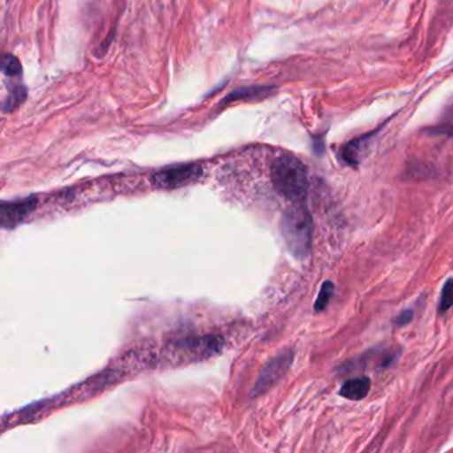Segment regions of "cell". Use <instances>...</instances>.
<instances>
[{"label": "cell", "instance_id": "4", "mask_svg": "<svg viewBox=\"0 0 453 453\" xmlns=\"http://www.w3.org/2000/svg\"><path fill=\"white\" fill-rule=\"evenodd\" d=\"M294 354L291 351H285L275 357L274 359L267 363L266 367L262 371L254 386L253 395L264 394L265 391L274 386L278 380L285 376L293 363Z\"/></svg>", "mask_w": 453, "mask_h": 453}, {"label": "cell", "instance_id": "2", "mask_svg": "<svg viewBox=\"0 0 453 453\" xmlns=\"http://www.w3.org/2000/svg\"><path fill=\"white\" fill-rule=\"evenodd\" d=\"M280 229L291 254L296 258H306L311 251L314 230L310 211L301 203L290 206L283 214Z\"/></svg>", "mask_w": 453, "mask_h": 453}, {"label": "cell", "instance_id": "12", "mask_svg": "<svg viewBox=\"0 0 453 453\" xmlns=\"http://www.w3.org/2000/svg\"><path fill=\"white\" fill-rule=\"evenodd\" d=\"M413 312L411 310H405V311L400 312L394 319V323L396 326H405L412 320Z\"/></svg>", "mask_w": 453, "mask_h": 453}, {"label": "cell", "instance_id": "7", "mask_svg": "<svg viewBox=\"0 0 453 453\" xmlns=\"http://www.w3.org/2000/svg\"><path fill=\"white\" fill-rule=\"evenodd\" d=\"M371 388V380L368 378L352 379L342 386L341 396L349 400H362L367 396Z\"/></svg>", "mask_w": 453, "mask_h": 453}, {"label": "cell", "instance_id": "8", "mask_svg": "<svg viewBox=\"0 0 453 453\" xmlns=\"http://www.w3.org/2000/svg\"><path fill=\"white\" fill-rule=\"evenodd\" d=\"M334 288H334V283L330 282V280L323 283L319 296H318L317 302H315V311H323L327 307L328 302H330L331 296H333Z\"/></svg>", "mask_w": 453, "mask_h": 453}, {"label": "cell", "instance_id": "11", "mask_svg": "<svg viewBox=\"0 0 453 453\" xmlns=\"http://www.w3.org/2000/svg\"><path fill=\"white\" fill-rule=\"evenodd\" d=\"M2 70L7 76H18L22 73V65L17 58L12 55H4L2 60Z\"/></svg>", "mask_w": 453, "mask_h": 453}, {"label": "cell", "instance_id": "5", "mask_svg": "<svg viewBox=\"0 0 453 453\" xmlns=\"http://www.w3.org/2000/svg\"><path fill=\"white\" fill-rule=\"evenodd\" d=\"M35 198L28 200L15 201V203H4L0 208V219H2V227L10 229V227L18 226L22 224L34 211H35Z\"/></svg>", "mask_w": 453, "mask_h": 453}, {"label": "cell", "instance_id": "3", "mask_svg": "<svg viewBox=\"0 0 453 453\" xmlns=\"http://www.w3.org/2000/svg\"><path fill=\"white\" fill-rule=\"evenodd\" d=\"M203 173V168L197 164L172 166L153 174L152 184L157 189H177L197 181Z\"/></svg>", "mask_w": 453, "mask_h": 453}, {"label": "cell", "instance_id": "1", "mask_svg": "<svg viewBox=\"0 0 453 453\" xmlns=\"http://www.w3.org/2000/svg\"><path fill=\"white\" fill-rule=\"evenodd\" d=\"M272 181L280 195L296 203H302L309 193L306 166L294 156H280L273 163Z\"/></svg>", "mask_w": 453, "mask_h": 453}, {"label": "cell", "instance_id": "9", "mask_svg": "<svg viewBox=\"0 0 453 453\" xmlns=\"http://www.w3.org/2000/svg\"><path fill=\"white\" fill-rule=\"evenodd\" d=\"M453 306V280H447L441 290L439 302V312L448 311Z\"/></svg>", "mask_w": 453, "mask_h": 453}, {"label": "cell", "instance_id": "6", "mask_svg": "<svg viewBox=\"0 0 453 453\" xmlns=\"http://www.w3.org/2000/svg\"><path fill=\"white\" fill-rule=\"evenodd\" d=\"M371 142H372V134H367V136L352 140L351 142H349V144L343 148V152H342L344 161H346L349 165H357V164L367 156Z\"/></svg>", "mask_w": 453, "mask_h": 453}, {"label": "cell", "instance_id": "10", "mask_svg": "<svg viewBox=\"0 0 453 453\" xmlns=\"http://www.w3.org/2000/svg\"><path fill=\"white\" fill-rule=\"evenodd\" d=\"M27 96V92L23 86H17L12 89V94L9 95L6 104H4V111L15 110L18 105L22 104L23 100Z\"/></svg>", "mask_w": 453, "mask_h": 453}]
</instances>
